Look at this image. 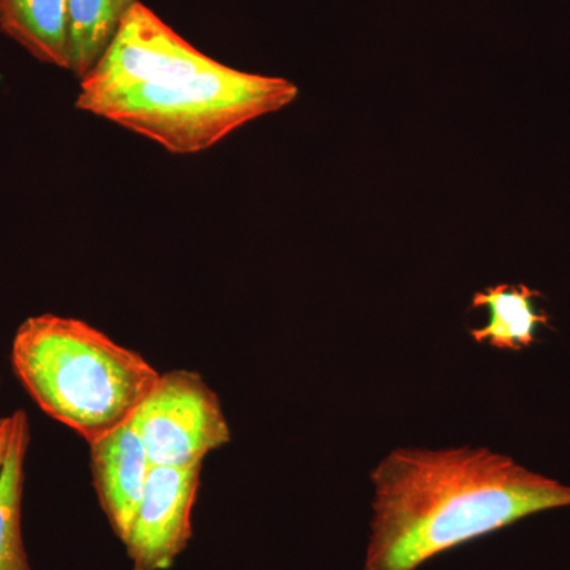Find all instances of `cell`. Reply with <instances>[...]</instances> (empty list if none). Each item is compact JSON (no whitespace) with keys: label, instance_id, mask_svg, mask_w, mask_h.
Masks as SVG:
<instances>
[{"label":"cell","instance_id":"cell-3","mask_svg":"<svg viewBox=\"0 0 570 570\" xmlns=\"http://www.w3.org/2000/svg\"><path fill=\"white\" fill-rule=\"evenodd\" d=\"M10 362L33 403L88 444L129 423L160 377L138 352L55 314L22 322Z\"/></svg>","mask_w":570,"mask_h":570},{"label":"cell","instance_id":"cell-9","mask_svg":"<svg viewBox=\"0 0 570 570\" xmlns=\"http://www.w3.org/2000/svg\"><path fill=\"white\" fill-rule=\"evenodd\" d=\"M29 439L28 414L13 412L9 450L0 471V570H32L22 539V494Z\"/></svg>","mask_w":570,"mask_h":570},{"label":"cell","instance_id":"cell-5","mask_svg":"<svg viewBox=\"0 0 570 570\" xmlns=\"http://www.w3.org/2000/svg\"><path fill=\"white\" fill-rule=\"evenodd\" d=\"M204 463L154 466L129 534L124 540L134 570H167L193 539V512Z\"/></svg>","mask_w":570,"mask_h":570},{"label":"cell","instance_id":"cell-12","mask_svg":"<svg viewBox=\"0 0 570 570\" xmlns=\"http://www.w3.org/2000/svg\"><path fill=\"white\" fill-rule=\"evenodd\" d=\"M0 381H2V379H0Z\"/></svg>","mask_w":570,"mask_h":570},{"label":"cell","instance_id":"cell-4","mask_svg":"<svg viewBox=\"0 0 570 570\" xmlns=\"http://www.w3.org/2000/svg\"><path fill=\"white\" fill-rule=\"evenodd\" d=\"M130 423L154 466L205 463L209 453L232 441L219 396L202 374L189 370L160 374Z\"/></svg>","mask_w":570,"mask_h":570},{"label":"cell","instance_id":"cell-11","mask_svg":"<svg viewBox=\"0 0 570 570\" xmlns=\"http://www.w3.org/2000/svg\"><path fill=\"white\" fill-rule=\"evenodd\" d=\"M11 436V415L0 419V471H2L3 461H6L7 450Z\"/></svg>","mask_w":570,"mask_h":570},{"label":"cell","instance_id":"cell-2","mask_svg":"<svg viewBox=\"0 0 570 570\" xmlns=\"http://www.w3.org/2000/svg\"><path fill=\"white\" fill-rule=\"evenodd\" d=\"M370 478L365 570H415L469 540L570 505V487L489 448L395 449Z\"/></svg>","mask_w":570,"mask_h":570},{"label":"cell","instance_id":"cell-6","mask_svg":"<svg viewBox=\"0 0 570 570\" xmlns=\"http://www.w3.org/2000/svg\"><path fill=\"white\" fill-rule=\"evenodd\" d=\"M89 466L100 508L112 532L124 542L153 468L132 423L89 442Z\"/></svg>","mask_w":570,"mask_h":570},{"label":"cell","instance_id":"cell-7","mask_svg":"<svg viewBox=\"0 0 570 570\" xmlns=\"http://www.w3.org/2000/svg\"><path fill=\"white\" fill-rule=\"evenodd\" d=\"M0 31L37 61L69 70V0H0Z\"/></svg>","mask_w":570,"mask_h":570},{"label":"cell","instance_id":"cell-8","mask_svg":"<svg viewBox=\"0 0 570 570\" xmlns=\"http://www.w3.org/2000/svg\"><path fill=\"white\" fill-rule=\"evenodd\" d=\"M538 296V291L524 284H499L478 292L472 298V307L487 309L489 322L472 328L469 335L475 343H489L502 351L532 346L539 325L549 324V316L535 306Z\"/></svg>","mask_w":570,"mask_h":570},{"label":"cell","instance_id":"cell-10","mask_svg":"<svg viewBox=\"0 0 570 570\" xmlns=\"http://www.w3.org/2000/svg\"><path fill=\"white\" fill-rule=\"evenodd\" d=\"M140 0H69V70L78 80L94 69Z\"/></svg>","mask_w":570,"mask_h":570},{"label":"cell","instance_id":"cell-1","mask_svg":"<svg viewBox=\"0 0 570 570\" xmlns=\"http://www.w3.org/2000/svg\"><path fill=\"white\" fill-rule=\"evenodd\" d=\"M80 82L78 110L171 154L206 151L247 122L294 104L299 92L285 78L209 58L141 2Z\"/></svg>","mask_w":570,"mask_h":570}]
</instances>
